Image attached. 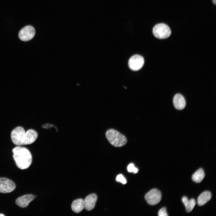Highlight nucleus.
I'll list each match as a JSON object with an SVG mask.
<instances>
[{"label":"nucleus","mask_w":216,"mask_h":216,"mask_svg":"<svg viewBox=\"0 0 216 216\" xmlns=\"http://www.w3.org/2000/svg\"><path fill=\"white\" fill-rule=\"evenodd\" d=\"M38 136L35 130L29 129L26 132L24 128L20 126L13 130L11 134L13 143L17 146L31 144L36 140Z\"/></svg>","instance_id":"nucleus-1"},{"label":"nucleus","mask_w":216,"mask_h":216,"mask_svg":"<svg viewBox=\"0 0 216 216\" xmlns=\"http://www.w3.org/2000/svg\"><path fill=\"white\" fill-rule=\"evenodd\" d=\"M13 157L17 166L22 170L28 168L32 163V157L27 148L18 146L12 150Z\"/></svg>","instance_id":"nucleus-2"},{"label":"nucleus","mask_w":216,"mask_h":216,"mask_svg":"<svg viewBox=\"0 0 216 216\" xmlns=\"http://www.w3.org/2000/svg\"><path fill=\"white\" fill-rule=\"evenodd\" d=\"M107 140L112 146L116 147H121L127 142L126 137L118 131L111 129L108 130L106 133Z\"/></svg>","instance_id":"nucleus-3"},{"label":"nucleus","mask_w":216,"mask_h":216,"mask_svg":"<svg viewBox=\"0 0 216 216\" xmlns=\"http://www.w3.org/2000/svg\"><path fill=\"white\" fill-rule=\"evenodd\" d=\"M152 32L155 37L160 39L167 38L171 34V31L169 27L163 23L155 25L153 29Z\"/></svg>","instance_id":"nucleus-4"},{"label":"nucleus","mask_w":216,"mask_h":216,"mask_svg":"<svg viewBox=\"0 0 216 216\" xmlns=\"http://www.w3.org/2000/svg\"><path fill=\"white\" fill-rule=\"evenodd\" d=\"M161 194L158 189H154L151 190L145 195V198L147 202L150 205H154L160 201Z\"/></svg>","instance_id":"nucleus-5"},{"label":"nucleus","mask_w":216,"mask_h":216,"mask_svg":"<svg viewBox=\"0 0 216 216\" xmlns=\"http://www.w3.org/2000/svg\"><path fill=\"white\" fill-rule=\"evenodd\" d=\"M144 63V59L142 56L135 55L130 58L128 61V66L131 70L137 71L142 68Z\"/></svg>","instance_id":"nucleus-6"},{"label":"nucleus","mask_w":216,"mask_h":216,"mask_svg":"<svg viewBox=\"0 0 216 216\" xmlns=\"http://www.w3.org/2000/svg\"><path fill=\"white\" fill-rule=\"evenodd\" d=\"M35 34L34 28L31 26H27L20 30L18 36L21 40L27 41L32 39L34 36Z\"/></svg>","instance_id":"nucleus-7"},{"label":"nucleus","mask_w":216,"mask_h":216,"mask_svg":"<svg viewBox=\"0 0 216 216\" xmlns=\"http://www.w3.org/2000/svg\"><path fill=\"white\" fill-rule=\"evenodd\" d=\"M16 185L11 180L5 178H0V193H9L15 188Z\"/></svg>","instance_id":"nucleus-8"},{"label":"nucleus","mask_w":216,"mask_h":216,"mask_svg":"<svg viewBox=\"0 0 216 216\" xmlns=\"http://www.w3.org/2000/svg\"><path fill=\"white\" fill-rule=\"evenodd\" d=\"M34 196L31 194L23 195L19 197L16 200V203L20 207L26 208L34 200Z\"/></svg>","instance_id":"nucleus-9"},{"label":"nucleus","mask_w":216,"mask_h":216,"mask_svg":"<svg viewBox=\"0 0 216 216\" xmlns=\"http://www.w3.org/2000/svg\"><path fill=\"white\" fill-rule=\"evenodd\" d=\"M97 199V196L94 194L88 195L84 200V208L88 211L92 210L95 207Z\"/></svg>","instance_id":"nucleus-10"},{"label":"nucleus","mask_w":216,"mask_h":216,"mask_svg":"<svg viewBox=\"0 0 216 216\" xmlns=\"http://www.w3.org/2000/svg\"><path fill=\"white\" fill-rule=\"evenodd\" d=\"M173 102L175 108L178 110L183 109L186 106V101L184 97L179 94H176L174 96Z\"/></svg>","instance_id":"nucleus-11"},{"label":"nucleus","mask_w":216,"mask_h":216,"mask_svg":"<svg viewBox=\"0 0 216 216\" xmlns=\"http://www.w3.org/2000/svg\"><path fill=\"white\" fill-rule=\"evenodd\" d=\"M71 207L74 212L76 213L81 212L84 208V200L79 199L74 200L72 204Z\"/></svg>","instance_id":"nucleus-12"},{"label":"nucleus","mask_w":216,"mask_h":216,"mask_svg":"<svg viewBox=\"0 0 216 216\" xmlns=\"http://www.w3.org/2000/svg\"><path fill=\"white\" fill-rule=\"evenodd\" d=\"M212 197L211 192L205 191L201 193L197 199V203L199 206H202L210 200Z\"/></svg>","instance_id":"nucleus-13"},{"label":"nucleus","mask_w":216,"mask_h":216,"mask_svg":"<svg viewBox=\"0 0 216 216\" xmlns=\"http://www.w3.org/2000/svg\"><path fill=\"white\" fill-rule=\"evenodd\" d=\"M182 201L185 207L186 211L188 212H190L193 210L196 203V201L194 199H191L188 200L185 196L182 197Z\"/></svg>","instance_id":"nucleus-14"},{"label":"nucleus","mask_w":216,"mask_h":216,"mask_svg":"<svg viewBox=\"0 0 216 216\" xmlns=\"http://www.w3.org/2000/svg\"><path fill=\"white\" fill-rule=\"evenodd\" d=\"M205 174L203 170L200 168L197 170L192 176V180L196 183H200L203 179Z\"/></svg>","instance_id":"nucleus-15"},{"label":"nucleus","mask_w":216,"mask_h":216,"mask_svg":"<svg viewBox=\"0 0 216 216\" xmlns=\"http://www.w3.org/2000/svg\"><path fill=\"white\" fill-rule=\"evenodd\" d=\"M127 170L129 172H132L134 173H137L138 171V168L135 167L134 164L132 163L130 164L128 166Z\"/></svg>","instance_id":"nucleus-16"},{"label":"nucleus","mask_w":216,"mask_h":216,"mask_svg":"<svg viewBox=\"0 0 216 216\" xmlns=\"http://www.w3.org/2000/svg\"><path fill=\"white\" fill-rule=\"evenodd\" d=\"M116 179L117 182H120L123 184H125L127 183V181L123 175L121 174H120L117 175L116 177Z\"/></svg>","instance_id":"nucleus-17"},{"label":"nucleus","mask_w":216,"mask_h":216,"mask_svg":"<svg viewBox=\"0 0 216 216\" xmlns=\"http://www.w3.org/2000/svg\"><path fill=\"white\" fill-rule=\"evenodd\" d=\"M159 216H167L168 215L166 211V208L163 207L161 208L158 212Z\"/></svg>","instance_id":"nucleus-18"},{"label":"nucleus","mask_w":216,"mask_h":216,"mask_svg":"<svg viewBox=\"0 0 216 216\" xmlns=\"http://www.w3.org/2000/svg\"><path fill=\"white\" fill-rule=\"evenodd\" d=\"M212 1L213 4L215 5L216 4V0H212Z\"/></svg>","instance_id":"nucleus-19"},{"label":"nucleus","mask_w":216,"mask_h":216,"mask_svg":"<svg viewBox=\"0 0 216 216\" xmlns=\"http://www.w3.org/2000/svg\"><path fill=\"white\" fill-rule=\"evenodd\" d=\"M4 216V215L3 214H2V213L0 214V216Z\"/></svg>","instance_id":"nucleus-20"}]
</instances>
